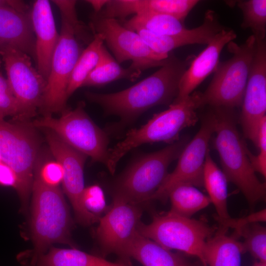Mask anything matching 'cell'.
Instances as JSON below:
<instances>
[{
	"label": "cell",
	"instance_id": "1",
	"mask_svg": "<svg viewBox=\"0 0 266 266\" xmlns=\"http://www.w3.org/2000/svg\"><path fill=\"white\" fill-rule=\"evenodd\" d=\"M191 61L169 54L166 63L159 69L128 88L109 94L88 92L85 95L89 100L100 105L105 114L118 116L123 122L129 123L152 107L171 104Z\"/></svg>",
	"mask_w": 266,
	"mask_h": 266
},
{
	"label": "cell",
	"instance_id": "2",
	"mask_svg": "<svg viewBox=\"0 0 266 266\" xmlns=\"http://www.w3.org/2000/svg\"><path fill=\"white\" fill-rule=\"evenodd\" d=\"M61 16L59 38L51 60L49 75L40 109L45 115L66 109V90L74 66L82 50L80 40L89 43L93 37L90 29L78 19L75 0H56Z\"/></svg>",
	"mask_w": 266,
	"mask_h": 266
},
{
	"label": "cell",
	"instance_id": "3",
	"mask_svg": "<svg viewBox=\"0 0 266 266\" xmlns=\"http://www.w3.org/2000/svg\"><path fill=\"white\" fill-rule=\"evenodd\" d=\"M32 192L30 230L33 248L26 257L33 266L53 244H66L72 248L76 245L71 239L68 207L59 187L45 185L34 171Z\"/></svg>",
	"mask_w": 266,
	"mask_h": 266
},
{
	"label": "cell",
	"instance_id": "4",
	"mask_svg": "<svg viewBox=\"0 0 266 266\" xmlns=\"http://www.w3.org/2000/svg\"><path fill=\"white\" fill-rule=\"evenodd\" d=\"M215 148L218 152L223 172L228 181L235 185L250 204L266 197V184L255 174L244 141L237 129L234 108L213 107Z\"/></svg>",
	"mask_w": 266,
	"mask_h": 266
},
{
	"label": "cell",
	"instance_id": "5",
	"mask_svg": "<svg viewBox=\"0 0 266 266\" xmlns=\"http://www.w3.org/2000/svg\"><path fill=\"white\" fill-rule=\"evenodd\" d=\"M201 93L194 92L168 108L155 114L145 124L130 130L125 137L109 150L106 167L114 174L120 160L130 151L142 144L157 142L169 144L178 140L180 132L198 121L197 110L201 107Z\"/></svg>",
	"mask_w": 266,
	"mask_h": 266
},
{
	"label": "cell",
	"instance_id": "6",
	"mask_svg": "<svg viewBox=\"0 0 266 266\" xmlns=\"http://www.w3.org/2000/svg\"><path fill=\"white\" fill-rule=\"evenodd\" d=\"M227 45L233 56L218 64L211 82L201 94V107L208 105L234 108L242 105L256 51V38L252 34L242 44L232 41Z\"/></svg>",
	"mask_w": 266,
	"mask_h": 266
},
{
	"label": "cell",
	"instance_id": "7",
	"mask_svg": "<svg viewBox=\"0 0 266 266\" xmlns=\"http://www.w3.org/2000/svg\"><path fill=\"white\" fill-rule=\"evenodd\" d=\"M188 140V137H183L159 151L138 157L117 180L114 195L136 205L149 201L168 173L170 164L178 158Z\"/></svg>",
	"mask_w": 266,
	"mask_h": 266
},
{
	"label": "cell",
	"instance_id": "8",
	"mask_svg": "<svg viewBox=\"0 0 266 266\" xmlns=\"http://www.w3.org/2000/svg\"><path fill=\"white\" fill-rule=\"evenodd\" d=\"M35 127L26 121L9 122L0 120V154L1 161L16 173V190L26 211L32 192L40 141Z\"/></svg>",
	"mask_w": 266,
	"mask_h": 266
},
{
	"label": "cell",
	"instance_id": "9",
	"mask_svg": "<svg viewBox=\"0 0 266 266\" xmlns=\"http://www.w3.org/2000/svg\"><path fill=\"white\" fill-rule=\"evenodd\" d=\"M84 103L80 102L73 109H65L60 117L51 115L35 120L31 124L55 133L64 142L90 157L94 162L106 166L108 157V137L85 112Z\"/></svg>",
	"mask_w": 266,
	"mask_h": 266
},
{
	"label": "cell",
	"instance_id": "10",
	"mask_svg": "<svg viewBox=\"0 0 266 266\" xmlns=\"http://www.w3.org/2000/svg\"><path fill=\"white\" fill-rule=\"evenodd\" d=\"M137 230L167 249L198 257L204 266H207L203 256L206 242L216 232L204 221L183 217L169 211L154 215L149 224L140 222Z\"/></svg>",
	"mask_w": 266,
	"mask_h": 266
},
{
	"label": "cell",
	"instance_id": "11",
	"mask_svg": "<svg viewBox=\"0 0 266 266\" xmlns=\"http://www.w3.org/2000/svg\"><path fill=\"white\" fill-rule=\"evenodd\" d=\"M89 28L93 34H100L120 64L131 61L130 68L138 75L152 67H161L167 62L169 55L153 51L136 32L124 27L115 19L91 15Z\"/></svg>",
	"mask_w": 266,
	"mask_h": 266
},
{
	"label": "cell",
	"instance_id": "12",
	"mask_svg": "<svg viewBox=\"0 0 266 266\" xmlns=\"http://www.w3.org/2000/svg\"><path fill=\"white\" fill-rule=\"evenodd\" d=\"M0 55L7 79L19 103L21 114L17 119L26 121L34 116L43 99L47 81L35 68L31 57L10 47H3Z\"/></svg>",
	"mask_w": 266,
	"mask_h": 266
},
{
	"label": "cell",
	"instance_id": "13",
	"mask_svg": "<svg viewBox=\"0 0 266 266\" xmlns=\"http://www.w3.org/2000/svg\"><path fill=\"white\" fill-rule=\"evenodd\" d=\"M213 133L214 122L210 110L204 117L199 132L181 153L175 169L167 174L149 200L166 201L171 191L179 185L188 184L196 187L203 186L204 162Z\"/></svg>",
	"mask_w": 266,
	"mask_h": 266
},
{
	"label": "cell",
	"instance_id": "14",
	"mask_svg": "<svg viewBox=\"0 0 266 266\" xmlns=\"http://www.w3.org/2000/svg\"><path fill=\"white\" fill-rule=\"evenodd\" d=\"M142 211L114 195L111 207L100 217L96 236L104 255L114 253L124 259L127 247L137 232Z\"/></svg>",
	"mask_w": 266,
	"mask_h": 266
},
{
	"label": "cell",
	"instance_id": "15",
	"mask_svg": "<svg viewBox=\"0 0 266 266\" xmlns=\"http://www.w3.org/2000/svg\"><path fill=\"white\" fill-rule=\"evenodd\" d=\"M46 138L55 159L63 168V190L72 205L77 221L83 225L99 221L100 217L88 212L81 202L85 188L84 167L87 156L67 145L48 129Z\"/></svg>",
	"mask_w": 266,
	"mask_h": 266
},
{
	"label": "cell",
	"instance_id": "16",
	"mask_svg": "<svg viewBox=\"0 0 266 266\" xmlns=\"http://www.w3.org/2000/svg\"><path fill=\"white\" fill-rule=\"evenodd\" d=\"M256 40L240 115V122L245 137L257 146L258 132L266 112V42Z\"/></svg>",
	"mask_w": 266,
	"mask_h": 266
},
{
	"label": "cell",
	"instance_id": "17",
	"mask_svg": "<svg viewBox=\"0 0 266 266\" xmlns=\"http://www.w3.org/2000/svg\"><path fill=\"white\" fill-rule=\"evenodd\" d=\"M219 21L215 11L208 10L203 23L200 26L176 35H166L153 33L140 28L133 31L138 33L146 44L154 52L169 55L173 49L191 44H208L217 33L225 29Z\"/></svg>",
	"mask_w": 266,
	"mask_h": 266
},
{
	"label": "cell",
	"instance_id": "18",
	"mask_svg": "<svg viewBox=\"0 0 266 266\" xmlns=\"http://www.w3.org/2000/svg\"><path fill=\"white\" fill-rule=\"evenodd\" d=\"M236 37L235 32L226 28L216 34L206 48L191 61L189 67L180 80L178 95L174 101H179L190 96L210 74L214 71L219 62L222 49Z\"/></svg>",
	"mask_w": 266,
	"mask_h": 266
},
{
	"label": "cell",
	"instance_id": "19",
	"mask_svg": "<svg viewBox=\"0 0 266 266\" xmlns=\"http://www.w3.org/2000/svg\"><path fill=\"white\" fill-rule=\"evenodd\" d=\"M30 15L35 39L37 69L47 81L52 56L59 38L50 2L35 1Z\"/></svg>",
	"mask_w": 266,
	"mask_h": 266
},
{
	"label": "cell",
	"instance_id": "20",
	"mask_svg": "<svg viewBox=\"0 0 266 266\" xmlns=\"http://www.w3.org/2000/svg\"><path fill=\"white\" fill-rule=\"evenodd\" d=\"M0 45L35 58V39L30 13L7 5L0 6Z\"/></svg>",
	"mask_w": 266,
	"mask_h": 266
},
{
	"label": "cell",
	"instance_id": "21",
	"mask_svg": "<svg viewBox=\"0 0 266 266\" xmlns=\"http://www.w3.org/2000/svg\"><path fill=\"white\" fill-rule=\"evenodd\" d=\"M131 258L143 266H195L181 255L162 247L138 231L125 252L124 259Z\"/></svg>",
	"mask_w": 266,
	"mask_h": 266
},
{
	"label": "cell",
	"instance_id": "22",
	"mask_svg": "<svg viewBox=\"0 0 266 266\" xmlns=\"http://www.w3.org/2000/svg\"><path fill=\"white\" fill-rule=\"evenodd\" d=\"M221 227L206 242L203 256L209 266H240L244 249L241 242L226 233Z\"/></svg>",
	"mask_w": 266,
	"mask_h": 266
},
{
	"label": "cell",
	"instance_id": "23",
	"mask_svg": "<svg viewBox=\"0 0 266 266\" xmlns=\"http://www.w3.org/2000/svg\"><path fill=\"white\" fill-rule=\"evenodd\" d=\"M33 266H129L123 263L108 261L76 248L51 247L40 256Z\"/></svg>",
	"mask_w": 266,
	"mask_h": 266
},
{
	"label": "cell",
	"instance_id": "24",
	"mask_svg": "<svg viewBox=\"0 0 266 266\" xmlns=\"http://www.w3.org/2000/svg\"><path fill=\"white\" fill-rule=\"evenodd\" d=\"M227 179L207 152L203 168V186H205L211 202L214 204L217 221L230 217L227 207Z\"/></svg>",
	"mask_w": 266,
	"mask_h": 266
},
{
	"label": "cell",
	"instance_id": "25",
	"mask_svg": "<svg viewBox=\"0 0 266 266\" xmlns=\"http://www.w3.org/2000/svg\"><path fill=\"white\" fill-rule=\"evenodd\" d=\"M120 22L130 30L140 28L159 35L179 34L188 29L184 22L176 17L155 12L138 13L129 20Z\"/></svg>",
	"mask_w": 266,
	"mask_h": 266
},
{
	"label": "cell",
	"instance_id": "26",
	"mask_svg": "<svg viewBox=\"0 0 266 266\" xmlns=\"http://www.w3.org/2000/svg\"><path fill=\"white\" fill-rule=\"evenodd\" d=\"M140 75L129 67L123 68L102 45L99 62L84 81L82 87H100L121 79L133 81Z\"/></svg>",
	"mask_w": 266,
	"mask_h": 266
},
{
	"label": "cell",
	"instance_id": "27",
	"mask_svg": "<svg viewBox=\"0 0 266 266\" xmlns=\"http://www.w3.org/2000/svg\"><path fill=\"white\" fill-rule=\"evenodd\" d=\"M168 199L171 202L169 212L188 218H191L193 215L211 203L208 196L196 187L188 184L175 187L169 194Z\"/></svg>",
	"mask_w": 266,
	"mask_h": 266
},
{
	"label": "cell",
	"instance_id": "28",
	"mask_svg": "<svg viewBox=\"0 0 266 266\" xmlns=\"http://www.w3.org/2000/svg\"><path fill=\"white\" fill-rule=\"evenodd\" d=\"M103 43L104 39L101 35L94 34L92 41L82 52L69 78L66 93L67 99L82 87L84 81L97 66Z\"/></svg>",
	"mask_w": 266,
	"mask_h": 266
},
{
	"label": "cell",
	"instance_id": "29",
	"mask_svg": "<svg viewBox=\"0 0 266 266\" xmlns=\"http://www.w3.org/2000/svg\"><path fill=\"white\" fill-rule=\"evenodd\" d=\"M237 4L243 14L241 27L243 29H250L256 39H265L266 0H239Z\"/></svg>",
	"mask_w": 266,
	"mask_h": 266
},
{
	"label": "cell",
	"instance_id": "30",
	"mask_svg": "<svg viewBox=\"0 0 266 266\" xmlns=\"http://www.w3.org/2000/svg\"><path fill=\"white\" fill-rule=\"evenodd\" d=\"M243 239L244 251L249 252L260 262H266V230L259 223H252L235 231Z\"/></svg>",
	"mask_w": 266,
	"mask_h": 266
},
{
	"label": "cell",
	"instance_id": "31",
	"mask_svg": "<svg viewBox=\"0 0 266 266\" xmlns=\"http://www.w3.org/2000/svg\"><path fill=\"white\" fill-rule=\"evenodd\" d=\"M20 114L18 101L7 78L0 70V120H4L8 116H14L18 119Z\"/></svg>",
	"mask_w": 266,
	"mask_h": 266
},
{
	"label": "cell",
	"instance_id": "32",
	"mask_svg": "<svg viewBox=\"0 0 266 266\" xmlns=\"http://www.w3.org/2000/svg\"><path fill=\"white\" fill-rule=\"evenodd\" d=\"M81 202L88 212L99 217H100L101 213L107 210L103 190L97 185L84 188L81 195Z\"/></svg>",
	"mask_w": 266,
	"mask_h": 266
},
{
	"label": "cell",
	"instance_id": "33",
	"mask_svg": "<svg viewBox=\"0 0 266 266\" xmlns=\"http://www.w3.org/2000/svg\"><path fill=\"white\" fill-rule=\"evenodd\" d=\"M34 171L41 181L47 186L58 187L62 183L64 170L56 160L47 161L43 164L37 162Z\"/></svg>",
	"mask_w": 266,
	"mask_h": 266
},
{
	"label": "cell",
	"instance_id": "34",
	"mask_svg": "<svg viewBox=\"0 0 266 266\" xmlns=\"http://www.w3.org/2000/svg\"><path fill=\"white\" fill-rule=\"evenodd\" d=\"M257 147L259 149V153L257 156L253 155L247 149V153L250 163L255 172L261 173L263 176H266V117H265L260 124Z\"/></svg>",
	"mask_w": 266,
	"mask_h": 266
},
{
	"label": "cell",
	"instance_id": "35",
	"mask_svg": "<svg viewBox=\"0 0 266 266\" xmlns=\"http://www.w3.org/2000/svg\"><path fill=\"white\" fill-rule=\"evenodd\" d=\"M266 219V209H264L242 218L233 219L230 217L227 219L217 221L224 228H231L236 231L250 224L264 222Z\"/></svg>",
	"mask_w": 266,
	"mask_h": 266
},
{
	"label": "cell",
	"instance_id": "36",
	"mask_svg": "<svg viewBox=\"0 0 266 266\" xmlns=\"http://www.w3.org/2000/svg\"><path fill=\"white\" fill-rule=\"evenodd\" d=\"M18 179L15 171L7 165L0 163V185L12 187L16 189Z\"/></svg>",
	"mask_w": 266,
	"mask_h": 266
},
{
	"label": "cell",
	"instance_id": "37",
	"mask_svg": "<svg viewBox=\"0 0 266 266\" xmlns=\"http://www.w3.org/2000/svg\"><path fill=\"white\" fill-rule=\"evenodd\" d=\"M93 7L94 13L100 11L106 5L108 0H87Z\"/></svg>",
	"mask_w": 266,
	"mask_h": 266
},
{
	"label": "cell",
	"instance_id": "38",
	"mask_svg": "<svg viewBox=\"0 0 266 266\" xmlns=\"http://www.w3.org/2000/svg\"><path fill=\"white\" fill-rule=\"evenodd\" d=\"M8 0H0V6H4L8 4Z\"/></svg>",
	"mask_w": 266,
	"mask_h": 266
},
{
	"label": "cell",
	"instance_id": "39",
	"mask_svg": "<svg viewBox=\"0 0 266 266\" xmlns=\"http://www.w3.org/2000/svg\"><path fill=\"white\" fill-rule=\"evenodd\" d=\"M253 266H266V263L259 262L256 263Z\"/></svg>",
	"mask_w": 266,
	"mask_h": 266
},
{
	"label": "cell",
	"instance_id": "40",
	"mask_svg": "<svg viewBox=\"0 0 266 266\" xmlns=\"http://www.w3.org/2000/svg\"><path fill=\"white\" fill-rule=\"evenodd\" d=\"M24 266H31L30 264H28L27 262H25V265Z\"/></svg>",
	"mask_w": 266,
	"mask_h": 266
},
{
	"label": "cell",
	"instance_id": "41",
	"mask_svg": "<svg viewBox=\"0 0 266 266\" xmlns=\"http://www.w3.org/2000/svg\"><path fill=\"white\" fill-rule=\"evenodd\" d=\"M1 162V156H0V163Z\"/></svg>",
	"mask_w": 266,
	"mask_h": 266
},
{
	"label": "cell",
	"instance_id": "42",
	"mask_svg": "<svg viewBox=\"0 0 266 266\" xmlns=\"http://www.w3.org/2000/svg\"><path fill=\"white\" fill-rule=\"evenodd\" d=\"M1 48H2V47H1V46L0 45V50H1Z\"/></svg>",
	"mask_w": 266,
	"mask_h": 266
}]
</instances>
